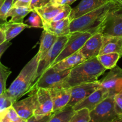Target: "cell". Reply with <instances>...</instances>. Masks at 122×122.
<instances>
[{"mask_svg": "<svg viewBox=\"0 0 122 122\" xmlns=\"http://www.w3.org/2000/svg\"><path fill=\"white\" fill-rule=\"evenodd\" d=\"M122 11L114 1L110 0L96 9L71 21L70 32L88 31L93 35L98 32L99 26L109 13Z\"/></svg>", "mask_w": 122, "mask_h": 122, "instance_id": "6da1fadb", "label": "cell"}, {"mask_svg": "<svg viewBox=\"0 0 122 122\" xmlns=\"http://www.w3.org/2000/svg\"><path fill=\"white\" fill-rule=\"evenodd\" d=\"M106 69L100 64L97 57L86 60L70 70L62 88H71L85 83L95 82Z\"/></svg>", "mask_w": 122, "mask_h": 122, "instance_id": "7a4b0ae2", "label": "cell"}, {"mask_svg": "<svg viewBox=\"0 0 122 122\" xmlns=\"http://www.w3.org/2000/svg\"><path fill=\"white\" fill-rule=\"evenodd\" d=\"M38 53L24 66L17 77L5 92L13 103L31 91L39 63Z\"/></svg>", "mask_w": 122, "mask_h": 122, "instance_id": "3957f363", "label": "cell"}, {"mask_svg": "<svg viewBox=\"0 0 122 122\" xmlns=\"http://www.w3.org/2000/svg\"><path fill=\"white\" fill-rule=\"evenodd\" d=\"M70 70L56 71L53 70L51 66L50 67L33 83L30 92L33 91L37 88L49 89L50 88H62V84L69 75Z\"/></svg>", "mask_w": 122, "mask_h": 122, "instance_id": "277c9868", "label": "cell"}, {"mask_svg": "<svg viewBox=\"0 0 122 122\" xmlns=\"http://www.w3.org/2000/svg\"><path fill=\"white\" fill-rule=\"evenodd\" d=\"M89 122H111L119 117L114 107V97H108L90 112Z\"/></svg>", "mask_w": 122, "mask_h": 122, "instance_id": "5b68a950", "label": "cell"}, {"mask_svg": "<svg viewBox=\"0 0 122 122\" xmlns=\"http://www.w3.org/2000/svg\"><path fill=\"white\" fill-rule=\"evenodd\" d=\"M92 35V33L88 31L71 33L64 48L51 66L78 51Z\"/></svg>", "mask_w": 122, "mask_h": 122, "instance_id": "8992f818", "label": "cell"}, {"mask_svg": "<svg viewBox=\"0 0 122 122\" xmlns=\"http://www.w3.org/2000/svg\"><path fill=\"white\" fill-rule=\"evenodd\" d=\"M69 35L70 34L57 37V40L55 42L54 45L49 50V51L44 56V58L39 61L35 77L34 83L48 68L51 66L55 60L58 57L59 54L61 53V51L64 48L65 45L69 38Z\"/></svg>", "mask_w": 122, "mask_h": 122, "instance_id": "52a82bcc", "label": "cell"}, {"mask_svg": "<svg viewBox=\"0 0 122 122\" xmlns=\"http://www.w3.org/2000/svg\"><path fill=\"white\" fill-rule=\"evenodd\" d=\"M101 88L105 89L108 97L122 92V69L117 66L111 69L104 79L100 81Z\"/></svg>", "mask_w": 122, "mask_h": 122, "instance_id": "ba28073f", "label": "cell"}, {"mask_svg": "<svg viewBox=\"0 0 122 122\" xmlns=\"http://www.w3.org/2000/svg\"><path fill=\"white\" fill-rule=\"evenodd\" d=\"M120 12L109 13L99 26L98 32L103 35L122 36V13Z\"/></svg>", "mask_w": 122, "mask_h": 122, "instance_id": "9c48e42d", "label": "cell"}, {"mask_svg": "<svg viewBox=\"0 0 122 122\" xmlns=\"http://www.w3.org/2000/svg\"><path fill=\"white\" fill-rule=\"evenodd\" d=\"M101 87L100 81L82 83L71 88V98L68 105L74 107Z\"/></svg>", "mask_w": 122, "mask_h": 122, "instance_id": "30bf717a", "label": "cell"}, {"mask_svg": "<svg viewBox=\"0 0 122 122\" xmlns=\"http://www.w3.org/2000/svg\"><path fill=\"white\" fill-rule=\"evenodd\" d=\"M35 91L37 106L33 115L44 116L53 113V103L49 91L44 88H37Z\"/></svg>", "mask_w": 122, "mask_h": 122, "instance_id": "8fae6325", "label": "cell"}, {"mask_svg": "<svg viewBox=\"0 0 122 122\" xmlns=\"http://www.w3.org/2000/svg\"><path fill=\"white\" fill-rule=\"evenodd\" d=\"M37 106V98L36 92L31 94L26 98L16 101L12 104L20 118L24 120H28L33 116Z\"/></svg>", "mask_w": 122, "mask_h": 122, "instance_id": "7c38bea8", "label": "cell"}, {"mask_svg": "<svg viewBox=\"0 0 122 122\" xmlns=\"http://www.w3.org/2000/svg\"><path fill=\"white\" fill-rule=\"evenodd\" d=\"M103 35L97 32L92 35L79 50L86 60L97 57L99 54L102 45Z\"/></svg>", "mask_w": 122, "mask_h": 122, "instance_id": "4fadbf2b", "label": "cell"}, {"mask_svg": "<svg viewBox=\"0 0 122 122\" xmlns=\"http://www.w3.org/2000/svg\"><path fill=\"white\" fill-rule=\"evenodd\" d=\"M110 1V0H81L76 7L72 8L68 18L70 21H72L96 9Z\"/></svg>", "mask_w": 122, "mask_h": 122, "instance_id": "5bb4252c", "label": "cell"}, {"mask_svg": "<svg viewBox=\"0 0 122 122\" xmlns=\"http://www.w3.org/2000/svg\"><path fill=\"white\" fill-rule=\"evenodd\" d=\"M108 97V95L107 92L100 87L91 94L89 96L75 105L73 108L75 111L82 108H87L90 112Z\"/></svg>", "mask_w": 122, "mask_h": 122, "instance_id": "9a60e30c", "label": "cell"}, {"mask_svg": "<svg viewBox=\"0 0 122 122\" xmlns=\"http://www.w3.org/2000/svg\"><path fill=\"white\" fill-rule=\"evenodd\" d=\"M49 91L53 103V112H56L65 107L71 98V88H50Z\"/></svg>", "mask_w": 122, "mask_h": 122, "instance_id": "2e32d148", "label": "cell"}, {"mask_svg": "<svg viewBox=\"0 0 122 122\" xmlns=\"http://www.w3.org/2000/svg\"><path fill=\"white\" fill-rule=\"evenodd\" d=\"M42 22L44 30L57 37L67 35L71 33L69 30L71 21L68 17L59 21H42Z\"/></svg>", "mask_w": 122, "mask_h": 122, "instance_id": "e0dca14e", "label": "cell"}, {"mask_svg": "<svg viewBox=\"0 0 122 122\" xmlns=\"http://www.w3.org/2000/svg\"><path fill=\"white\" fill-rule=\"evenodd\" d=\"M112 52H117L122 57V36L103 35L102 45L99 55Z\"/></svg>", "mask_w": 122, "mask_h": 122, "instance_id": "ac0fdd59", "label": "cell"}, {"mask_svg": "<svg viewBox=\"0 0 122 122\" xmlns=\"http://www.w3.org/2000/svg\"><path fill=\"white\" fill-rule=\"evenodd\" d=\"M86 60L85 57L78 51L51 66V67L56 71L70 70Z\"/></svg>", "mask_w": 122, "mask_h": 122, "instance_id": "d6986e66", "label": "cell"}, {"mask_svg": "<svg viewBox=\"0 0 122 122\" xmlns=\"http://www.w3.org/2000/svg\"><path fill=\"white\" fill-rule=\"evenodd\" d=\"M30 27L29 25L24 23H11L9 21H7L0 26V28L4 32L6 41H10L24 29Z\"/></svg>", "mask_w": 122, "mask_h": 122, "instance_id": "ffe728a7", "label": "cell"}, {"mask_svg": "<svg viewBox=\"0 0 122 122\" xmlns=\"http://www.w3.org/2000/svg\"><path fill=\"white\" fill-rule=\"evenodd\" d=\"M57 39V37L56 36L47 32L45 30H43L41 37L39 51L37 52L39 56V61L44 58L49 50L54 45Z\"/></svg>", "mask_w": 122, "mask_h": 122, "instance_id": "44dd1931", "label": "cell"}, {"mask_svg": "<svg viewBox=\"0 0 122 122\" xmlns=\"http://www.w3.org/2000/svg\"><path fill=\"white\" fill-rule=\"evenodd\" d=\"M67 5V4H66ZM64 6H55L48 3L45 5L39 8H35L33 10L41 18L42 21H51L64 8Z\"/></svg>", "mask_w": 122, "mask_h": 122, "instance_id": "7402d4cb", "label": "cell"}, {"mask_svg": "<svg viewBox=\"0 0 122 122\" xmlns=\"http://www.w3.org/2000/svg\"><path fill=\"white\" fill-rule=\"evenodd\" d=\"M32 10L29 7H12L6 15V20L8 17H11L9 22L11 23H23V19Z\"/></svg>", "mask_w": 122, "mask_h": 122, "instance_id": "603a6c76", "label": "cell"}, {"mask_svg": "<svg viewBox=\"0 0 122 122\" xmlns=\"http://www.w3.org/2000/svg\"><path fill=\"white\" fill-rule=\"evenodd\" d=\"M75 112L73 107L67 106L60 110L53 112L50 119L47 122H68Z\"/></svg>", "mask_w": 122, "mask_h": 122, "instance_id": "cb8c5ba5", "label": "cell"}, {"mask_svg": "<svg viewBox=\"0 0 122 122\" xmlns=\"http://www.w3.org/2000/svg\"><path fill=\"white\" fill-rule=\"evenodd\" d=\"M120 57V55L117 52L104 54L99 55L97 56V58L100 64L106 70L108 69L111 70V69L114 67Z\"/></svg>", "mask_w": 122, "mask_h": 122, "instance_id": "d4e9b609", "label": "cell"}, {"mask_svg": "<svg viewBox=\"0 0 122 122\" xmlns=\"http://www.w3.org/2000/svg\"><path fill=\"white\" fill-rule=\"evenodd\" d=\"M11 73L9 68L7 67L0 62V95L5 93L6 89V82L8 76Z\"/></svg>", "mask_w": 122, "mask_h": 122, "instance_id": "484cf974", "label": "cell"}, {"mask_svg": "<svg viewBox=\"0 0 122 122\" xmlns=\"http://www.w3.org/2000/svg\"><path fill=\"white\" fill-rule=\"evenodd\" d=\"M90 111L87 108H82L75 112L68 122H89Z\"/></svg>", "mask_w": 122, "mask_h": 122, "instance_id": "4316f807", "label": "cell"}, {"mask_svg": "<svg viewBox=\"0 0 122 122\" xmlns=\"http://www.w3.org/2000/svg\"><path fill=\"white\" fill-rule=\"evenodd\" d=\"M31 14L29 19L26 20V24L30 26L31 27H38V28H43V22H42L41 18L37 13L35 10H32Z\"/></svg>", "mask_w": 122, "mask_h": 122, "instance_id": "83f0119b", "label": "cell"}, {"mask_svg": "<svg viewBox=\"0 0 122 122\" xmlns=\"http://www.w3.org/2000/svg\"><path fill=\"white\" fill-rule=\"evenodd\" d=\"M13 4V0H5L0 8V26L7 21L6 20V15L11 9Z\"/></svg>", "mask_w": 122, "mask_h": 122, "instance_id": "f1b7e54d", "label": "cell"}, {"mask_svg": "<svg viewBox=\"0 0 122 122\" xmlns=\"http://www.w3.org/2000/svg\"><path fill=\"white\" fill-rule=\"evenodd\" d=\"M114 107L118 117L122 119V92L114 95Z\"/></svg>", "mask_w": 122, "mask_h": 122, "instance_id": "f546056e", "label": "cell"}, {"mask_svg": "<svg viewBox=\"0 0 122 122\" xmlns=\"http://www.w3.org/2000/svg\"><path fill=\"white\" fill-rule=\"evenodd\" d=\"M71 10L72 8L69 5H65L62 11H61L55 17L53 18L51 21H59V20H63V19L68 17L71 11Z\"/></svg>", "mask_w": 122, "mask_h": 122, "instance_id": "4dcf8cb0", "label": "cell"}, {"mask_svg": "<svg viewBox=\"0 0 122 122\" xmlns=\"http://www.w3.org/2000/svg\"><path fill=\"white\" fill-rule=\"evenodd\" d=\"M4 114L6 116V117L11 122H16L20 119V117L17 113L16 111L12 106V105L6 109H5L4 110Z\"/></svg>", "mask_w": 122, "mask_h": 122, "instance_id": "1f68e13d", "label": "cell"}, {"mask_svg": "<svg viewBox=\"0 0 122 122\" xmlns=\"http://www.w3.org/2000/svg\"><path fill=\"white\" fill-rule=\"evenodd\" d=\"M13 102L6 95L5 93L2 95H0V113L11 106Z\"/></svg>", "mask_w": 122, "mask_h": 122, "instance_id": "d6a6232c", "label": "cell"}, {"mask_svg": "<svg viewBox=\"0 0 122 122\" xmlns=\"http://www.w3.org/2000/svg\"><path fill=\"white\" fill-rule=\"evenodd\" d=\"M53 113L44 116H37L33 115L29 119L26 120V122H47L50 119Z\"/></svg>", "mask_w": 122, "mask_h": 122, "instance_id": "836d02e7", "label": "cell"}, {"mask_svg": "<svg viewBox=\"0 0 122 122\" xmlns=\"http://www.w3.org/2000/svg\"><path fill=\"white\" fill-rule=\"evenodd\" d=\"M47 2L45 0H31L29 7L32 10L35 8H39L47 4Z\"/></svg>", "mask_w": 122, "mask_h": 122, "instance_id": "e575fe53", "label": "cell"}, {"mask_svg": "<svg viewBox=\"0 0 122 122\" xmlns=\"http://www.w3.org/2000/svg\"><path fill=\"white\" fill-rule=\"evenodd\" d=\"M31 0H17L14 4H13L12 7H29Z\"/></svg>", "mask_w": 122, "mask_h": 122, "instance_id": "d590c367", "label": "cell"}, {"mask_svg": "<svg viewBox=\"0 0 122 122\" xmlns=\"http://www.w3.org/2000/svg\"><path fill=\"white\" fill-rule=\"evenodd\" d=\"M11 45V43L10 42V41H6L0 45V58L4 54V52L7 50V49Z\"/></svg>", "mask_w": 122, "mask_h": 122, "instance_id": "8d00e7d4", "label": "cell"}, {"mask_svg": "<svg viewBox=\"0 0 122 122\" xmlns=\"http://www.w3.org/2000/svg\"><path fill=\"white\" fill-rule=\"evenodd\" d=\"M68 0H50L49 3L55 6H64L67 4Z\"/></svg>", "mask_w": 122, "mask_h": 122, "instance_id": "74e56055", "label": "cell"}, {"mask_svg": "<svg viewBox=\"0 0 122 122\" xmlns=\"http://www.w3.org/2000/svg\"><path fill=\"white\" fill-rule=\"evenodd\" d=\"M0 122H13L6 117L4 110L0 113Z\"/></svg>", "mask_w": 122, "mask_h": 122, "instance_id": "f35d334b", "label": "cell"}, {"mask_svg": "<svg viewBox=\"0 0 122 122\" xmlns=\"http://www.w3.org/2000/svg\"><path fill=\"white\" fill-rule=\"evenodd\" d=\"M6 41V35L2 29L0 28V45Z\"/></svg>", "mask_w": 122, "mask_h": 122, "instance_id": "ab89813d", "label": "cell"}, {"mask_svg": "<svg viewBox=\"0 0 122 122\" xmlns=\"http://www.w3.org/2000/svg\"><path fill=\"white\" fill-rule=\"evenodd\" d=\"M112 1H114L122 10V0H112Z\"/></svg>", "mask_w": 122, "mask_h": 122, "instance_id": "60d3db41", "label": "cell"}, {"mask_svg": "<svg viewBox=\"0 0 122 122\" xmlns=\"http://www.w3.org/2000/svg\"><path fill=\"white\" fill-rule=\"evenodd\" d=\"M77 1V0H68V2H67V4L71 5L72 4H73L74 2H75V1Z\"/></svg>", "mask_w": 122, "mask_h": 122, "instance_id": "b9f144b4", "label": "cell"}, {"mask_svg": "<svg viewBox=\"0 0 122 122\" xmlns=\"http://www.w3.org/2000/svg\"><path fill=\"white\" fill-rule=\"evenodd\" d=\"M111 122H122V119H120V118H119V119H116V120H114V121H112Z\"/></svg>", "mask_w": 122, "mask_h": 122, "instance_id": "7bdbcfd3", "label": "cell"}, {"mask_svg": "<svg viewBox=\"0 0 122 122\" xmlns=\"http://www.w3.org/2000/svg\"><path fill=\"white\" fill-rule=\"evenodd\" d=\"M26 122V120H24V119H22L20 118V119L16 122Z\"/></svg>", "mask_w": 122, "mask_h": 122, "instance_id": "ee69618b", "label": "cell"}, {"mask_svg": "<svg viewBox=\"0 0 122 122\" xmlns=\"http://www.w3.org/2000/svg\"><path fill=\"white\" fill-rule=\"evenodd\" d=\"M4 1L5 0H0V8H1V7L2 6V5L3 4Z\"/></svg>", "mask_w": 122, "mask_h": 122, "instance_id": "f6af8a7d", "label": "cell"}, {"mask_svg": "<svg viewBox=\"0 0 122 122\" xmlns=\"http://www.w3.org/2000/svg\"><path fill=\"white\" fill-rule=\"evenodd\" d=\"M45 1H46V2H47V3H49V1H50V0H45Z\"/></svg>", "mask_w": 122, "mask_h": 122, "instance_id": "bcb514c9", "label": "cell"}, {"mask_svg": "<svg viewBox=\"0 0 122 122\" xmlns=\"http://www.w3.org/2000/svg\"><path fill=\"white\" fill-rule=\"evenodd\" d=\"M17 1V0H13V4H14V3H15V2H16Z\"/></svg>", "mask_w": 122, "mask_h": 122, "instance_id": "7dc6e473", "label": "cell"}, {"mask_svg": "<svg viewBox=\"0 0 122 122\" xmlns=\"http://www.w3.org/2000/svg\"></svg>", "mask_w": 122, "mask_h": 122, "instance_id": "c3c4849f", "label": "cell"}]
</instances>
